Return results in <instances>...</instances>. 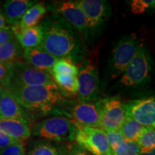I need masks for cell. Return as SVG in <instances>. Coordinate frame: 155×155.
<instances>
[{"mask_svg":"<svg viewBox=\"0 0 155 155\" xmlns=\"http://www.w3.org/2000/svg\"><path fill=\"white\" fill-rule=\"evenodd\" d=\"M43 37L40 47L58 59H67L73 63L83 61L84 45L72 26L53 14L41 24Z\"/></svg>","mask_w":155,"mask_h":155,"instance_id":"6da1fadb","label":"cell"},{"mask_svg":"<svg viewBox=\"0 0 155 155\" xmlns=\"http://www.w3.org/2000/svg\"><path fill=\"white\" fill-rule=\"evenodd\" d=\"M5 89L23 108L30 111H50L63 101L58 86H26L11 81Z\"/></svg>","mask_w":155,"mask_h":155,"instance_id":"7a4b0ae2","label":"cell"},{"mask_svg":"<svg viewBox=\"0 0 155 155\" xmlns=\"http://www.w3.org/2000/svg\"><path fill=\"white\" fill-rule=\"evenodd\" d=\"M32 134L42 140L63 143L75 140V127L73 121L65 116H53L38 122Z\"/></svg>","mask_w":155,"mask_h":155,"instance_id":"3957f363","label":"cell"},{"mask_svg":"<svg viewBox=\"0 0 155 155\" xmlns=\"http://www.w3.org/2000/svg\"><path fill=\"white\" fill-rule=\"evenodd\" d=\"M140 44L134 33L122 37L118 41L108 62V73L111 78H116L124 73L137 53Z\"/></svg>","mask_w":155,"mask_h":155,"instance_id":"277c9868","label":"cell"},{"mask_svg":"<svg viewBox=\"0 0 155 155\" xmlns=\"http://www.w3.org/2000/svg\"><path fill=\"white\" fill-rule=\"evenodd\" d=\"M152 71V58L148 48L140 44L134 57L122 73L121 83L126 86H137L148 80Z\"/></svg>","mask_w":155,"mask_h":155,"instance_id":"5b68a950","label":"cell"},{"mask_svg":"<svg viewBox=\"0 0 155 155\" xmlns=\"http://www.w3.org/2000/svg\"><path fill=\"white\" fill-rule=\"evenodd\" d=\"M74 124L76 144L93 155H113L106 132L101 128H95Z\"/></svg>","mask_w":155,"mask_h":155,"instance_id":"8992f818","label":"cell"},{"mask_svg":"<svg viewBox=\"0 0 155 155\" xmlns=\"http://www.w3.org/2000/svg\"><path fill=\"white\" fill-rule=\"evenodd\" d=\"M78 98L81 102H95L99 96L100 79L98 71L94 63L82 61L78 68Z\"/></svg>","mask_w":155,"mask_h":155,"instance_id":"52a82bcc","label":"cell"},{"mask_svg":"<svg viewBox=\"0 0 155 155\" xmlns=\"http://www.w3.org/2000/svg\"><path fill=\"white\" fill-rule=\"evenodd\" d=\"M12 81L26 86H57L52 74L30 66L23 61L9 63Z\"/></svg>","mask_w":155,"mask_h":155,"instance_id":"ba28073f","label":"cell"},{"mask_svg":"<svg viewBox=\"0 0 155 155\" xmlns=\"http://www.w3.org/2000/svg\"><path fill=\"white\" fill-rule=\"evenodd\" d=\"M100 128L104 131L119 130L127 117L124 103L117 98L98 101Z\"/></svg>","mask_w":155,"mask_h":155,"instance_id":"9c48e42d","label":"cell"},{"mask_svg":"<svg viewBox=\"0 0 155 155\" xmlns=\"http://www.w3.org/2000/svg\"><path fill=\"white\" fill-rule=\"evenodd\" d=\"M126 115L145 127H155L154 96L134 100L124 104Z\"/></svg>","mask_w":155,"mask_h":155,"instance_id":"30bf717a","label":"cell"},{"mask_svg":"<svg viewBox=\"0 0 155 155\" xmlns=\"http://www.w3.org/2000/svg\"><path fill=\"white\" fill-rule=\"evenodd\" d=\"M50 9L80 32L88 30L86 17L78 7L75 1H53L50 4Z\"/></svg>","mask_w":155,"mask_h":155,"instance_id":"8fae6325","label":"cell"},{"mask_svg":"<svg viewBox=\"0 0 155 155\" xmlns=\"http://www.w3.org/2000/svg\"><path fill=\"white\" fill-rule=\"evenodd\" d=\"M71 121L86 127L100 128L98 102L70 103L66 105Z\"/></svg>","mask_w":155,"mask_h":155,"instance_id":"7c38bea8","label":"cell"},{"mask_svg":"<svg viewBox=\"0 0 155 155\" xmlns=\"http://www.w3.org/2000/svg\"><path fill=\"white\" fill-rule=\"evenodd\" d=\"M75 2L86 16L88 29H95L101 26L110 15L108 4L104 0H78Z\"/></svg>","mask_w":155,"mask_h":155,"instance_id":"4fadbf2b","label":"cell"},{"mask_svg":"<svg viewBox=\"0 0 155 155\" xmlns=\"http://www.w3.org/2000/svg\"><path fill=\"white\" fill-rule=\"evenodd\" d=\"M22 58L25 63L35 68L51 73V69L58 58L51 55L40 46L24 49Z\"/></svg>","mask_w":155,"mask_h":155,"instance_id":"5bb4252c","label":"cell"},{"mask_svg":"<svg viewBox=\"0 0 155 155\" xmlns=\"http://www.w3.org/2000/svg\"><path fill=\"white\" fill-rule=\"evenodd\" d=\"M11 30L22 49L34 48L41 45L43 30L40 24L32 28L22 29L17 22L13 25Z\"/></svg>","mask_w":155,"mask_h":155,"instance_id":"9a60e30c","label":"cell"},{"mask_svg":"<svg viewBox=\"0 0 155 155\" xmlns=\"http://www.w3.org/2000/svg\"><path fill=\"white\" fill-rule=\"evenodd\" d=\"M0 119L21 120L28 122V114L7 90L0 97Z\"/></svg>","mask_w":155,"mask_h":155,"instance_id":"2e32d148","label":"cell"},{"mask_svg":"<svg viewBox=\"0 0 155 155\" xmlns=\"http://www.w3.org/2000/svg\"><path fill=\"white\" fill-rule=\"evenodd\" d=\"M70 145L38 139L29 147L27 155H67Z\"/></svg>","mask_w":155,"mask_h":155,"instance_id":"e0dca14e","label":"cell"},{"mask_svg":"<svg viewBox=\"0 0 155 155\" xmlns=\"http://www.w3.org/2000/svg\"><path fill=\"white\" fill-rule=\"evenodd\" d=\"M34 0H7L3 5L4 15L7 23L15 25L19 22L25 13L34 5Z\"/></svg>","mask_w":155,"mask_h":155,"instance_id":"ac0fdd59","label":"cell"},{"mask_svg":"<svg viewBox=\"0 0 155 155\" xmlns=\"http://www.w3.org/2000/svg\"><path fill=\"white\" fill-rule=\"evenodd\" d=\"M0 131L21 141L29 139L31 136L28 122L21 120L0 119Z\"/></svg>","mask_w":155,"mask_h":155,"instance_id":"d6986e66","label":"cell"},{"mask_svg":"<svg viewBox=\"0 0 155 155\" xmlns=\"http://www.w3.org/2000/svg\"><path fill=\"white\" fill-rule=\"evenodd\" d=\"M48 8L43 3H35L28 9L22 18L19 24L22 29L35 27L40 25V21L47 14Z\"/></svg>","mask_w":155,"mask_h":155,"instance_id":"ffe728a7","label":"cell"},{"mask_svg":"<svg viewBox=\"0 0 155 155\" xmlns=\"http://www.w3.org/2000/svg\"><path fill=\"white\" fill-rule=\"evenodd\" d=\"M23 50L16 38L0 45V63H13L19 61Z\"/></svg>","mask_w":155,"mask_h":155,"instance_id":"44dd1931","label":"cell"},{"mask_svg":"<svg viewBox=\"0 0 155 155\" xmlns=\"http://www.w3.org/2000/svg\"><path fill=\"white\" fill-rule=\"evenodd\" d=\"M145 127L129 117H126L119 131L125 140L136 141L140 134L144 129Z\"/></svg>","mask_w":155,"mask_h":155,"instance_id":"7402d4cb","label":"cell"},{"mask_svg":"<svg viewBox=\"0 0 155 155\" xmlns=\"http://www.w3.org/2000/svg\"><path fill=\"white\" fill-rule=\"evenodd\" d=\"M58 90L65 94L75 95L78 92L77 76L71 75H53Z\"/></svg>","mask_w":155,"mask_h":155,"instance_id":"603a6c76","label":"cell"},{"mask_svg":"<svg viewBox=\"0 0 155 155\" xmlns=\"http://www.w3.org/2000/svg\"><path fill=\"white\" fill-rule=\"evenodd\" d=\"M140 149V153L155 149V129L154 127H145L136 140Z\"/></svg>","mask_w":155,"mask_h":155,"instance_id":"cb8c5ba5","label":"cell"},{"mask_svg":"<svg viewBox=\"0 0 155 155\" xmlns=\"http://www.w3.org/2000/svg\"><path fill=\"white\" fill-rule=\"evenodd\" d=\"M53 75H71L77 76L78 68L73 62L67 59H58L51 69Z\"/></svg>","mask_w":155,"mask_h":155,"instance_id":"d4e9b609","label":"cell"},{"mask_svg":"<svg viewBox=\"0 0 155 155\" xmlns=\"http://www.w3.org/2000/svg\"><path fill=\"white\" fill-rule=\"evenodd\" d=\"M140 149L134 141L124 140L122 144L112 152L113 155H139Z\"/></svg>","mask_w":155,"mask_h":155,"instance_id":"484cf974","label":"cell"},{"mask_svg":"<svg viewBox=\"0 0 155 155\" xmlns=\"http://www.w3.org/2000/svg\"><path fill=\"white\" fill-rule=\"evenodd\" d=\"M105 132L106 137H107L108 142L109 144L110 147H111V152L116 150L125 140L120 134L119 130L106 131Z\"/></svg>","mask_w":155,"mask_h":155,"instance_id":"4316f807","label":"cell"},{"mask_svg":"<svg viewBox=\"0 0 155 155\" xmlns=\"http://www.w3.org/2000/svg\"><path fill=\"white\" fill-rule=\"evenodd\" d=\"M154 0H134L131 3V8L134 14L139 15L144 12L147 9L154 7Z\"/></svg>","mask_w":155,"mask_h":155,"instance_id":"83f0119b","label":"cell"},{"mask_svg":"<svg viewBox=\"0 0 155 155\" xmlns=\"http://www.w3.org/2000/svg\"><path fill=\"white\" fill-rule=\"evenodd\" d=\"M12 81V71L9 63H0V84L6 88Z\"/></svg>","mask_w":155,"mask_h":155,"instance_id":"f1b7e54d","label":"cell"},{"mask_svg":"<svg viewBox=\"0 0 155 155\" xmlns=\"http://www.w3.org/2000/svg\"><path fill=\"white\" fill-rule=\"evenodd\" d=\"M0 155H26L22 142L11 145L0 151Z\"/></svg>","mask_w":155,"mask_h":155,"instance_id":"f546056e","label":"cell"},{"mask_svg":"<svg viewBox=\"0 0 155 155\" xmlns=\"http://www.w3.org/2000/svg\"><path fill=\"white\" fill-rule=\"evenodd\" d=\"M19 142H22V141L12 138L8 135L0 131V151L11 146V145L17 144Z\"/></svg>","mask_w":155,"mask_h":155,"instance_id":"4dcf8cb0","label":"cell"},{"mask_svg":"<svg viewBox=\"0 0 155 155\" xmlns=\"http://www.w3.org/2000/svg\"><path fill=\"white\" fill-rule=\"evenodd\" d=\"M15 37L13 34L12 31L9 28L4 30H0V45L12 40Z\"/></svg>","mask_w":155,"mask_h":155,"instance_id":"1f68e13d","label":"cell"},{"mask_svg":"<svg viewBox=\"0 0 155 155\" xmlns=\"http://www.w3.org/2000/svg\"><path fill=\"white\" fill-rule=\"evenodd\" d=\"M67 155H93L78 144L70 145Z\"/></svg>","mask_w":155,"mask_h":155,"instance_id":"d6a6232c","label":"cell"},{"mask_svg":"<svg viewBox=\"0 0 155 155\" xmlns=\"http://www.w3.org/2000/svg\"><path fill=\"white\" fill-rule=\"evenodd\" d=\"M7 28H8V27H7V21H6L5 17L0 10V30H4V29Z\"/></svg>","mask_w":155,"mask_h":155,"instance_id":"836d02e7","label":"cell"},{"mask_svg":"<svg viewBox=\"0 0 155 155\" xmlns=\"http://www.w3.org/2000/svg\"><path fill=\"white\" fill-rule=\"evenodd\" d=\"M139 155H155V149L149 151V152H142V153H139Z\"/></svg>","mask_w":155,"mask_h":155,"instance_id":"e575fe53","label":"cell"},{"mask_svg":"<svg viewBox=\"0 0 155 155\" xmlns=\"http://www.w3.org/2000/svg\"><path fill=\"white\" fill-rule=\"evenodd\" d=\"M3 91H4V87L2 86L1 84H0V97H1V96H2V94Z\"/></svg>","mask_w":155,"mask_h":155,"instance_id":"d590c367","label":"cell"},{"mask_svg":"<svg viewBox=\"0 0 155 155\" xmlns=\"http://www.w3.org/2000/svg\"><path fill=\"white\" fill-rule=\"evenodd\" d=\"M0 5H1V2H0Z\"/></svg>","mask_w":155,"mask_h":155,"instance_id":"8d00e7d4","label":"cell"}]
</instances>
